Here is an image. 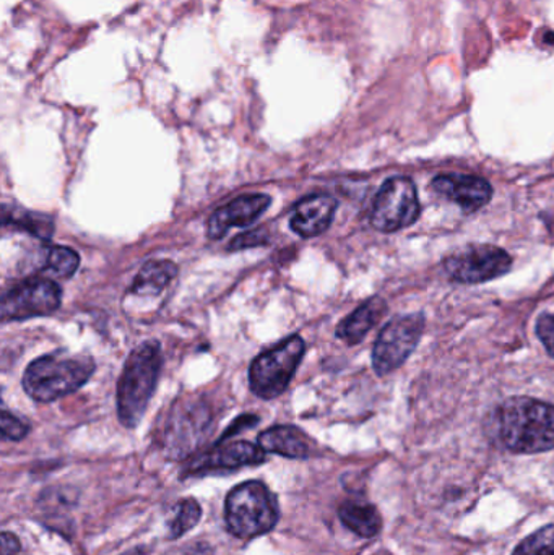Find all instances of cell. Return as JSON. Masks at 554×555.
<instances>
[{
    "instance_id": "cell-1",
    "label": "cell",
    "mask_w": 554,
    "mask_h": 555,
    "mask_svg": "<svg viewBox=\"0 0 554 555\" xmlns=\"http://www.w3.org/2000/svg\"><path fill=\"white\" fill-rule=\"evenodd\" d=\"M498 433L511 452H549L554 449V404L511 398L498 410Z\"/></svg>"
},
{
    "instance_id": "cell-2",
    "label": "cell",
    "mask_w": 554,
    "mask_h": 555,
    "mask_svg": "<svg viewBox=\"0 0 554 555\" xmlns=\"http://www.w3.org/2000/svg\"><path fill=\"white\" fill-rule=\"evenodd\" d=\"M94 372L88 354L57 351L35 359L23 374V388L38 403H51L80 390Z\"/></svg>"
},
{
    "instance_id": "cell-3",
    "label": "cell",
    "mask_w": 554,
    "mask_h": 555,
    "mask_svg": "<svg viewBox=\"0 0 554 555\" xmlns=\"http://www.w3.org/2000/svg\"><path fill=\"white\" fill-rule=\"evenodd\" d=\"M163 367V352L158 343L149 341L137 346L117 382V416L126 427H136L145 414L158 384Z\"/></svg>"
},
{
    "instance_id": "cell-4",
    "label": "cell",
    "mask_w": 554,
    "mask_h": 555,
    "mask_svg": "<svg viewBox=\"0 0 554 555\" xmlns=\"http://www.w3.org/2000/svg\"><path fill=\"white\" fill-rule=\"evenodd\" d=\"M227 527L234 537L249 540L269 533L279 521V505L272 492L259 481L243 482L228 494Z\"/></svg>"
},
{
    "instance_id": "cell-5",
    "label": "cell",
    "mask_w": 554,
    "mask_h": 555,
    "mask_svg": "<svg viewBox=\"0 0 554 555\" xmlns=\"http://www.w3.org/2000/svg\"><path fill=\"white\" fill-rule=\"evenodd\" d=\"M305 352V339L299 335H292L275 348L257 356L249 369L253 393L262 400L279 398L295 377Z\"/></svg>"
},
{
    "instance_id": "cell-6",
    "label": "cell",
    "mask_w": 554,
    "mask_h": 555,
    "mask_svg": "<svg viewBox=\"0 0 554 555\" xmlns=\"http://www.w3.org/2000/svg\"><path fill=\"white\" fill-rule=\"evenodd\" d=\"M422 214L418 192L409 178H392L384 182L374 198L371 224L381 233H396L412 227Z\"/></svg>"
},
{
    "instance_id": "cell-7",
    "label": "cell",
    "mask_w": 554,
    "mask_h": 555,
    "mask_svg": "<svg viewBox=\"0 0 554 555\" xmlns=\"http://www.w3.org/2000/svg\"><path fill=\"white\" fill-rule=\"evenodd\" d=\"M425 328L422 313L390 320L377 336L373 349V367L377 375H387L399 369L418 345Z\"/></svg>"
},
{
    "instance_id": "cell-8",
    "label": "cell",
    "mask_w": 554,
    "mask_h": 555,
    "mask_svg": "<svg viewBox=\"0 0 554 555\" xmlns=\"http://www.w3.org/2000/svg\"><path fill=\"white\" fill-rule=\"evenodd\" d=\"M62 289L49 278H29L3 294L0 302L2 322L51 315L59 309Z\"/></svg>"
},
{
    "instance_id": "cell-9",
    "label": "cell",
    "mask_w": 554,
    "mask_h": 555,
    "mask_svg": "<svg viewBox=\"0 0 554 555\" xmlns=\"http://www.w3.org/2000/svg\"><path fill=\"white\" fill-rule=\"evenodd\" d=\"M445 269L458 283L478 284L506 275L513 269V259L500 247L477 244L449 256Z\"/></svg>"
},
{
    "instance_id": "cell-10",
    "label": "cell",
    "mask_w": 554,
    "mask_h": 555,
    "mask_svg": "<svg viewBox=\"0 0 554 555\" xmlns=\"http://www.w3.org/2000/svg\"><path fill=\"white\" fill-rule=\"evenodd\" d=\"M272 198L266 194H247L234 198L224 207L218 208L207 224V236L211 241L227 236L233 228H246L256 223L270 207Z\"/></svg>"
},
{
    "instance_id": "cell-11",
    "label": "cell",
    "mask_w": 554,
    "mask_h": 555,
    "mask_svg": "<svg viewBox=\"0 0 554 555\" xmlns=\"http://www.w3.org/2000/svg\"><path fill=\"white\" fill-rule=\"evenodd\" d=\"M433 189L441 197L458 204L467 214L484 208L493 197V188L490 182L478 176L445 175L433 181Z\"/></svg>"
},
{
    "instance_id": "cell-12",
    "label": "cell",
    "mask_w": 554,
    "mask_h": 555,
    "mask_svg": "<svg viewBox=\"0 0 554 555\" xmlns=\"http://www.w3.org/2000/svg\"><path fill=\"white\" fill-rule=\"evenodd\" d=\"M266 462V452L260 446L250 442L218 443L214 450L205 453L191 466L194 475L204 473L230 472V469L243 468V466L259 465Z\"/></svg>"
},
{
    "instance_id": "cell-13",
    "label": "cell",
    "mask_w": 554,
    "mask_h": 555,
    "mask_svg": "<svg viewBox=\"0 0 554 555\" xmlns=\"http://www.w3.org/2000/svg\"><path fill=\"white\" fill-rule=\"evenodd\" d=\"M337 207L338 202L331 195H309L296 205L292 218H289V227H292L293 233L305 237V240L321 236L334 221Z\"/></svg>"
},
{
    "instance_id": "cell-14",
    "label": "cell",
    "mask_w": 554,
    "mask_h": 555,
    "mask_svg": "<svg viewBox=\"0 0 554 555\" xmlns=\"http://www.w3.org/2000/svg\"><path fill=\"white\" fill-rule=\"evenodd\" d=\"M210 413L204 406H184L168 424V446L178 452L194 449L202 436H205Z\"/></svg>"
},
{
    "instance_id": "cell-15",
    "label": "cell",
    "mask_w": 554,
    "mask_h": 555,
    "mask_svg": "<svg viewBox=\"0 0 554 555\" xmlns=\"http://www.w3.org/2000/svg\"><path fill=\"white\" fill-rule=\"evenodd\" d=\"M387 313L386 300L371 297L337 326V336L348 345H358Z\"/></svg>"
},
{
    "instance_id": "cell-16",
    "label": "cell",
    "mask_w": 554,
    "mask_h": 555,
    "mask_svg": "<svg viewBox=\"0 0 554 555\" xmlns=\"http://www.w3.org/2000/svg\"><path fill=\"white\" fill-rule=\"evenodd\" d=\"M259 446L266 453H275L286 459H306L311 453L308 437L293 426H275L263 430L259 436Z\"/></svg>"
},
{
    "instance_id": "cell-17",
    "label": "cell",
    "mask_w": 554,
    "mask_h": 555,
    "mask_svg": "<svg viewBox=\"0 0 554 555\" xmlns=\"http://www.w3.org/2000/svg\"><path fill=\"white\" fill-rule=\"evenodd\" d=\"M338 515H340L342 524L361 538L376 537L383 528V518H381L379 512L368 502H345L338 511Z\"/></svg>"
},
{
    "instance_id": "cell-18",
    "label": "cell",
    "mask_w": 554,
    "mask_h": 555,
    "mask_svg": "<svg viewBox=\"0 0 554 555\" xmlns=\"http://www.w3.org/2000/svg\"><path fill=\"white\" fill-rule=\"evenodd\" d=\"M176 275H178V267L169 260L145 263L133 280L132 286L129 287V293L136 296H156L171 283Z\"/></svg>"
},
{
    "instance_id": "cell-19",
    "label": "cell",
    "mask_w": 554,
    "mask_h": 555,
    "mask_svg": "<svg viewBox=\"0 0 554 555\" xmlns=\"http://www.w3.org/2000/svg\"><path fill=\"white\" fill-rule=\"evenodd\" d=\"M3 227H13L16 230L26 231L39 240H49L54 233V223L51 217L33 211L20 210V208L3 207Z\"/></svg>"
},
{
    "instance_id": "cell-20",
    "label": "cell",
    "mask_w": 554,
    "mask_h": 555,
    "mask_svg": "<svg viewBox=\"0 0 554 555\" xmlns=\"http://www.w3.org/2000/svg\"><path fill=\"white\" fill-rule=\"evenodd\" d=\"M80 267V256L70 247L54 246L48 250L44 272L54 278H70Z\"/></svg>"
},
{
    "instance_id": "cell-21",
    "label": "cell",
    "mask_w": 554,
    "mask_h": 555,
    "mask_svg": "<svg viewBox=\"0 0 554 555\" xmlns=\"http://www.w3.org/2000/svg\"><path fill=\"white\" fill-rule=\"evenodd\" d=\"M201 517L202 508L197 501L185 499V501L179 502L175 518L169 524V537L176 540V538L188 533L189 530H192L198 524Z\"/></svg>"
},
{
    "instance_id": "cell-22",
    "label": "cell",
    "mask_w": 554,
    "mask_h": 555,
    "mask_svg": "<svg viewBox=\"0 0 554 555\" xmlns=\"http://www.w3.org/2000/svg\"><path fill=\"white\" fill-rule=\"evenodd\" d=\"M513 555H554V527L542 528L517 546Z\"/></svg>"
},
{
    "instance_id": "cell-23",
    "label": "cell",
    "mask_w": 554,
    "mask_h": 555,
    "mask_svg": "<svg viewBox=\"0 0 554 555\" xmlns=\"http://www.w3.org/2000/svg\"><path fill=\"white\" fill-rule=\"evenodd\" d=\"M0 429H2L3 439L15 440V442L25 439L29 433L28 424L23 423L22 420L5 410H3L2 417H0Z\"/></svg>"
},
{
    "instance_id": "cell-24",
    "label": "cell",
    "mask_w": 554,
    "mask_h": 555,
    "mask_svg": "<svg viewBox=\"0 0 554 555\" xmlns=\"http://www.w3.org/2000/svg\"><path fill=\"white\" fill-rule=\"evenodd\" d=\"M537 333H539V338L542 339L546 351L554 358V315L552 313H543L540 317L537 322Z\"/></svg>"
},
{
    "instance_id": "cell-25",
    "label": "cell",
    "mask_w": 554,
    "mask_h": 555,
    "mask_svg": "<svg viewBox=\"0 0 554 555\" xmlns=\"http://www.w3.org/2000/svg\"><path fill=\"white\" fill-rule=\"evenodd\" d=\"M267 243H269V237H267L266 231L256 230L250 231V233L241 234V236H237L236 240L230 244V249H247V247L263 246V244Z\"/></svg>"
},
{
    "instance_id": "cell-26",
    "label": "cell",
    "mask_w": 554,
    "mask_h": 555,
    "mask_svg": "<svg viewBox=\"0 0 554 555\" xmlns=\"http://www.w3.org/2000/svg\"><path fill=\"white\" fill-rule=\"evenodd\" d=\"M20 551L18 538L12 533H2L0 538V555H15Z\"/></svg>"
},
{
    "instance_id": "cell-27",
    "label": "cell",
    "mask_w": 554,
    "mask_h": 555,
    "mask_svg": "<svg viewBox=\"0 0 554 555\" xmlns=\"http://www.w3.org/2000/svg\"><path fill=\"white\" fill-rule=\"evenodd\" d=\"M184 555H214V551H211L208 544L197 543L189 547V550H185Z\"/></svg>"
},
{
    "instance_id": "cell-28",
    "label": "cell",
    "mask_w": 554,
    "mask_h": 555,
    "mask_svg": "<svg viewBox=\"0 0 554 555\" xmlns=\"http://www.w3.org/2000/svg\"><path fill=\"white\" fill-rule=\"evenodd\" d=\"M123 555H149L143 547H137V550L129 551V553Z\"/></svg>"
}]
</instances>
